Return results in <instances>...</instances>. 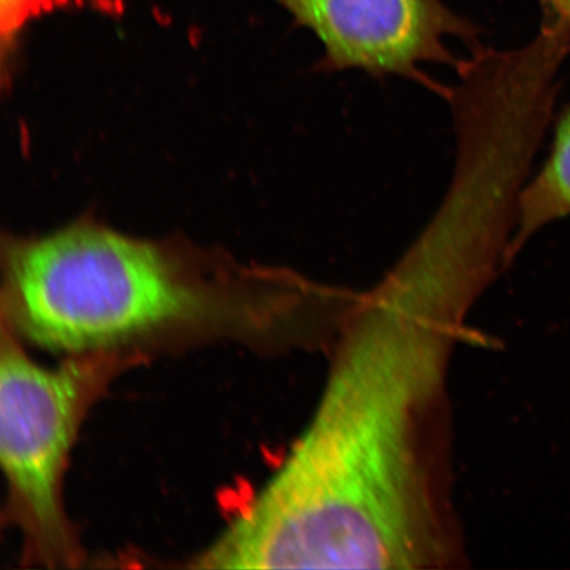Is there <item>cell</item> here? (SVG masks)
<instances>
[{
	"label": "cell",
	"instance_id": "obj_2",
	"mask_svg": "<svg viewBox=\"0 0 570 570\" xmlns=\"http://www.w3.org/2000/svg\"><path fill=\"white\" fill-rule=\"evenodd\" d=\"M4 258L10 323L49 351H101L204 308L178 253L102 225L11 240Z\"/></svg>",
	"mask_w": 570,
	"mask_h": 570
},
{
	"label": "cell",
	"instance_id": "obj_5",
	"mask_svg": "<svg viewBox=\"0 0 570 570\" xmlns=\"http://www.w3.org/2000/svg\"><path fill=\"white\" fill-rule=\"evenodd\" d=\"M567 217H570V105L556 124L550 155L520 195L509 265L534 234Z\"/></svg>",
	"mask_w": 570,
	"mask_h": 570
},
{
	"label": "cell",
	"instance_id": "obj_1",
	"mask_svg": "<svg viewBox=\"0 0 570 570\" xmlns=\"http://www.w3.org/2000/svg\"><path fill=\"white\" fill-rule=\"evenodd\" d=\"M491 275L412 244L348 306L315 415L220 538L238 569L436 568L454 559L438 474L449 362Z\"/></svg>",
	"mask_w": 570,
	"mask_h": 570
},
{
	"label": "cell",
	"instance_id": "obj_7",
	"mask_svg": "<svg viewBox=\"0 0 570 570\" xmlns=\"http://www.w3.org/2000/svg\"><path fill=\"white\" fill-rule=\"evenodd\" d=\"M548 23L558 24L570 33V0H541Z\"/></svg>",
	"mask_w": 570,
	"mask_h": 570
},
{
	"label": "cell",
	"instance_id": "obj_6",
	"mask_svg": "<svg viewBox=\"0 0 570 570\" xmlns=\"http://www.w3.org/2000/svg\"><path fill=\"white\" fill-rule=\"evenodd\" d=\"M57 0H0L2 57L12 59L21 35L32 21L55 10Z\"/></svg>",
	"mask_w": 570,
	"mask_h": 570
},
{
	"label": "cell",
	"instance_id": "obj_3",
	"mask_svg": "<svg viewBox=\"0 0 570 570\" xmlns=\"http://www.w3.org/2000/svg\"><path fill=\"white\" fill-rule=\"evenodd\" d=\"M0 348V461L11 515L35 559L73 566L78 548L63 510L62 481L96 368L77 358L40 366L6 326Z\"/></svg>",
	"mask_w": 570,
	"mask_h": 570
},
{
	"label": "cell",
	"instance_id": "obj_4",
	"mask_svg": "<svg viewBox=\"0 0 570 570\" xmlns=\"http://www.w3.org/2000/svg\"><path fill=\"white\" fill-rule=\"evenodd\" d=\"M324 47L318 69L361 70L376 78L399 77L448 95L449 87L423 69L430 63L458 68L448 40L474 49L479 32L441 0H275Z\"/></svg>",
	"mask_w": 570,
	"mask_h": 570
}]
</instances>
